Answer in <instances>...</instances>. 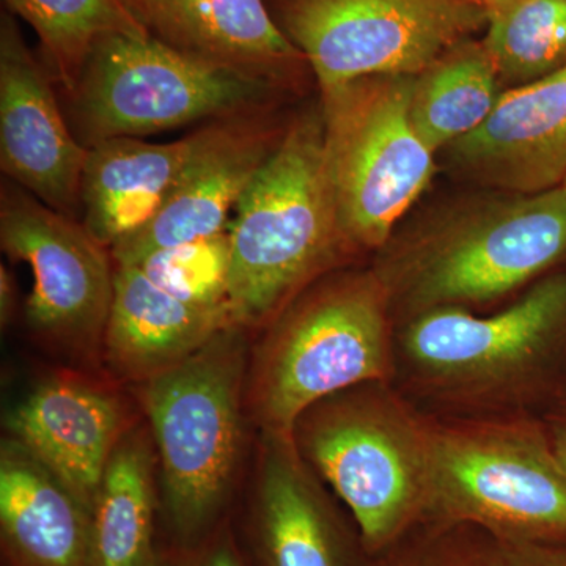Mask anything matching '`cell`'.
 <instances>
[{
	"label": "cell",
	"instance_id": "6da1fadb",
	"mask_svg": "<svg viewBox=\"0 0 566 566\" xmlns=\"http://www.w3.org/2000/svg\"><path fill=\"white\" fill-rule=\"evenodd\" d=\"M566 381V270L493 314L441 308L395 324L392 385L433 417L538 416Z\"/></svg>",
	"mask_w": 566,
	"mask_h": 566
},
{
	"label": "cell",
	"instance_id": "7a4b0ae2",
	"mask_svg": "<svg viewBox=\"0 0 566 566\" xmlns=\"http://www.w3.org/2000/svg\"><path fill=\"white\" fill-rule=\"evenodd\" d=\"M566 263V192L464 197L395 230L371 256L395 324L441 308L490 311Z\"/></svg>",
	"mask_w": 566,
	"mask_h": 566
},
{
	"label": "cell",
	"instance_id": "3957f363",
	"mask_svg": "<svg viewBox=\"0 0 566 566\" xmlns=\"http://www.w3.org/2000/svg\"><path fill=\"white\" fill-rule=\"evenodd\" d=\"M229 233V314L249 334L323 275L359 259L338 219L319 104L289 122L237 205Z\"/></svg>",
	"mask_w": 566,
	"mask_h": 566
},
{
	"label": "cell",
	"instance_id": "277c9868",
	"mask_svg": "<svg viewBox=\"0 0 566 566\" xmlns=\"http://www.w3.org/2000/svg\"><path fill=\"white\" fill-rule=\"evenodd\" d=\"M395 318L374 268H340L297 294L256 334L245 412L259 433L292 436L308 406L367 381H392Z\"/></svg>",
	"mask_w": 566,
	"mask_h": 566
},
{
	"label": "cell",
	"instance_id": "5b68a950",
	"mask_svg": "<svg viewBox=\"0 0 566 566\" xmlns=\"http://www.w3.org/2000/svg\"><path fill=\"white\" fill-rule=\"evenodd\" d=\"M249 335L227 327L136 386L161 465L159 509L172 546L197 545L230 517L249 422Z\"/></svg>",
	"mask_w": 566,
	"mask_h": 566
},
{
	"label": "cell",
	"instance_id": "8992f818",
	"mask_svg": "<svg viewBox=\"0 0 566 566\" xmlns=\"http://www.w3.org/2000/svg\"><path fill=\"white\" fill-rule=\"evenodd\" d=\"M293 444L352 513L365 553L382 556L422 526L431 483V417L392 381H367L315 401Z\"/></svg>",
	"mask_w": 566,
	"mask_h": 566
},
{
	"label": "cell",
	"instance_id": "52a82bcc",
	"mask_svg": "<svg viewBox=\"0 0 566 566\" xmlns=\"http://www.w3.org/2000/svg\"><path fill=\"white\" fill-rule=\"evenodd\" d=\"M431 417L423 524L566 545V472L539 416Z\"/></svg>",
	"mask_w": 566,
	"mask_h": 566
},
{
	"label": "cell",
	"instance_id": "ba28073f",
	"mask_svg": "<svg viewBox=\"0 0 566 566\" xmlns=\"http://www.w3.org/2000/svg\"><path fill=\"white\" fill-rule=\"evenodd\" d=\"M283 93L266 82L210 65L150 35H114L88 55L66 118L85 148L117 137L172 132L270 109Z\"/></svg>",
	"mask_w": 566,
	"mask_h": 566
},
{
	"label": "cell",
	"instance_id": "9c48e42d",
	"mask_svg": "<svg viewBox=\"0 0 566 566\" xmlns=\"http://www.w3.org/2000/svg\"><path fill=\"white\" fill-rule=\"evenodd\" d=\"M412 81L368 76L319 91L338 219L359 256L390 240L434 177L436 153L411 118Z\"/></svg>",
	"mask_w": 566,
	"mask_h": 566
},
{
	"label": "cell",
	"instance_id": "30bf717a",
	"mask_svg": "<svg viewBox=\"0 0 566 566\" xmlns=\"http://www.w3.org/2000/svg\"><path fill=\"white\" fill-rule=\"evenodd\" d=\"M479 0H282L277 24L319 91L360 77L417 76L486 29Z\"/></svg>",
	"mask_w": 566,
	"mask_h": 566
},
{
	"label": "cell",
	"instance_id": "8fae6325",
	"mask_svg": "<svg viewBox=\"0 0 566 566\" xmlns=\"http://www.w3.org/2000/svg\"><path fill=\"white\" fill-rule=\"evenodd\" d=\"M0 245L11 260L31 266V333L73 359L102 363L114 297L111 249L80 219L52 210L10 180L0 189Z\"/></svg>",
	"mask_w": 566,
	"mask_h": 566
},
{
	"label": "cell",
	"instance_id": "7c38bea8",
	"mask_svg": "<svg viewBox=\"0 0 566 566\" xmlns=\"http://www.w3.org/2000/svg\"><path fill=\"white\" fill-rule=\"evenodd\" d=\"M292 436L259 433L248 509L238 532L252 566H364L359 534Z\"/></svg>",
	"mask_w": 566,
	"mask_h": 566
},
{
	"label": "cell",
	"instance_id": "4fadbf2b",
	"mask_svg": "<svg viewBox=\"0 0 566 566\" xmlns=\"http://www.w3.org/2000/svg\"><path fill=\"white\" fill-rule=\"evenodd\" d=\"M289 122L274 107L207 123L202 137L158 214L112 245L117 266L139 263L161 249L229 230V216L262 170Z\"/></svg>",
	"mask_w": 566,
	"mask_h": 566
},
{
	"label": "cell",
	"instance_id": "5bb4252c",
	"mask_svg": "<svg viewBox=\"0 0 566 566\" xmlns=\"http://www.w3.org/2000/svg\"><path fill=\"white\" fill-rule=\"evenodd\" d=\"M43 59L22 36L17 18L0 14V167L52 210L80 219L88 148L71 129Z\"/></svg>",
	"mask_w": 566,
	"mask_h": 566
},
{
	"label": "cell",
	"instance_id": "9a60e30c",
	"mask_svg": "<svg viewBox=\"0 0 566 566\" xmlns=\"http://www.w3.org/2000/svg\"><path fill=\"white\" fill-rule=\"evenodd\" d=\"M450 172L490 191L535 196L566 181V69L506 88L485 122L442 151Z\"/></svg>",
	"mask_w": 566,
	"mask_h": 566
},
{
	"label": "cell",
	"instance_id": "2e32d148",
	"mask_svg": "<svg viewBox=\"0 0 566 566\" xmlns=\"http://www.w3.org/2000/svg\"><path fill=\"white\" fill-rule=\"evenodd\" d=\"M133 427L114 387L76 371L43 379L6 416L9 438L61 476L91 516L104 471Z\"/></svg>",
	"mask_w": 566,
	"mask_h": 566
},
{
	"label": "cell",
	"instance_id": "e0dca14e",
	"mask_svg": "<svg viewBox=\"0 0 566 566\" xmlns=\"http://www.w3.org/2000/svg\"><path fill=\"white\" fill-rule=\"evenodd\" d=\"M144 31L166 46L294 91L308 63L285 35L264 0H123Z\"/></svg>",
	"mask_w": 566,
	"mask_h": 566
},
{
	"label": "cell",
	"instance_id": "ac0fdd59",
	"mask_svg": "<svg viewBox=\"0 0 566 566\" xmlns=\"http://www.w3.org/2000/svg\"><path fill=\"white\" fill-rule=\"evenodd\" d=\"M230 326L226 308L193 307L156 285L140 268L115 264L102 363L118 381L139 386Z\"/></svg>",
	"mask_w": 566,
	"mask_h": 566
},
{
	"label": "cell",
	"instance_id": "d6986e66",
	"mask_svg": "<svg viewBox=\"0 0 566 566\" xmlns=\"http://www.w3.org/2000/svg\"><path fill=\"white\" fill-rule=\"evenodd\" d=\"M0 542L9 566H92V516L14 439L0 449Z\"/></svg>",
	"mask_w": 566,
	"mask_h": 566
},
{
	"label": "cell",
	"instance_id": "ffe728a7",
	"mask_svg": "<svg viewBox=\"0 0 566 566\" xmlns=\"http://www.w3.org/2000/svg\"><path fill=\"white\" fill-rule=\"evenodd\" d=\"M202 137V126L182 139L153 144L117 137L88 148L82 174L80 221L112 248L158 214Z\"/></svg>",
	"mask_w": 566,
	"mask_h": 566
},
{
	"label": "cell",
	"instance_id": "44dd1931",
	"mask_svg": "<svg viewBox=\"0 0 566 566\" xmlns=\"http://www.w3.org/2000/svg\"><path fill=\"white\" fill-rule=\"evenodd\" d=\"M150 428L134 424L115 449L92 510V566H148L156 545L155 465Z\"/></svg>",
	"mask_w": 566,
	"mask_h": 566
},
{
	"label": "cell",
	"instance_id": "7402d4cb",
	"mask_svg": "<svg viewBox=\"0 0 566 566\" xmlns=\"http://www.w3.org/2000/svg\"><path fill=\"white\" fill-rule=\"evenodd\" d=\"M504 91L483 40L461 41L415 76L412 123L438 155L479 128Z\"/></svg>",
	"mask_w": 566,
	"mask_h": 566
},
{
	"label": "cell",
	"instance_id": "603a6c76",
	"mask_svg": "<svg viewBox=\"0 0 566 566\" xmlns=\"http://www.w3.org/2000/svg\"><path fill=\"white\" fill-rule=\"evenodd\" d=\"M7 11L31 25L52 80L70 93L85 62L103 40L148 35L123 0H2Z\"/></svg>",
	"mask_w": 566,
	"mask_h": 566
},
{
	"label": "cell",
	"instance_id": "cb8c5ba5",
	"mask_svg": "<svg viewBox=\"0 0 566 566\" xmlns=\"http://www.w3.org/2000/svg\"><path fill=\"white\" fill-rule=\"evenodd\" d=\"M486 50L504 88L566 69V0H516L488 18Z\"/></svg>",
	"mask_w": 566,
	"mask_h": 566
},
{
	"label": "cell",
	"instance_id": "d4e9b609",
	"mask_svg": "<svg viewBox=\"0 0 566 566\" xmlns=\"http://www.w3.org/2000/svg\"><path fill=\"white\" fill-rule=\"evenodd\" d=\"M375 566H566V545L506 538L472 524H422Z\"/></svg>",
	"mask_w": 566,
	"mask_h": 566
},
{
	"label": "cell",
	"instance_id": "484cf974",
	"mask_svg": "<svg viewBox=\"0 0 566 566\" xmlns=\"http://www.w3.org/2000/svg\"><path fill=\"white\" fill-rule=\"evenodd\" d=\"M137 266L156 285L193 307L229 311L232 243L222 232L203 240L161 249L144 256Z\"/></svg>",
	"mask_w": 566,
	"mask_h": 566
},
{
	"label": "cell",
	"instance_id": "4316f807",
	"mask_svg": "<svg viewBox=\"0 0 566 566\" xmlns=\"http://www.w3.org/2000/svg\"><path fill=\"white\" fill-rule=\"evenodd\" d=\"M148 566H252L245 556L232 517L197 545L158 546Z\"/></svg>",
	"mask_w": 566,
	"mask_h": 566
},
{
	"label": "cell",
	"instance_id": "83f0119b",
	"mask_svg": "<svg viewBox=\"0 0 566 566\" xmlns=\"http://www.w3.org/2000/svg\"><path fill=\"white\" fill-rule=\"evenodd\" d=\"M558 463L566 472V381L539 412Z\"/></svg>",
	"mask_w": 566,
	"mask_h": 566
},
{
	"label": "cell",
	"instance_id": "f1b7e54d",
	"mask_svg": "<svg viewBox=\"0 0 566 566\" xmlns=\"http://www.w3.org/2000/svg\"><path fill=\"white\" fill-rule=\"evenodd\" d=\"M18 307L17 283L6 264H0V323L9 327Z\"/></svg>",
	"mask_w": 566,
	"mask_h": 566
},
{
	"label": "cell",
	"instance_id": "f546056e",
	"mask_svg": "<svg viewBox=\"0 0 566 566\" xmlns=\"http://www.w3.org/2000/svg\"><path fill=\"white\" fill-rule=\"evenodd\" d=\"M483 7L488 10V14L494 13V11L509 7L510 3L516 2V0H479Z\"/></svg>",
	"mask_w": 566,
	"mask_h": 566
},
{
	"label": "cell",
	"instance_id": "4dcf8cb0",
	"mask_svg": "<svg viewBox=\"0 0 566 566\" xmlns=\"http://www.w3.org/2000/svg\"><path fill=\"white\" fill-rule=\"evenodd\" d=\"M562 188H564L566 192V181L564 182V186H562Z\"/></svg>",
	"mask_w": 566,
	"mask_h": 566
}]
</instances>
